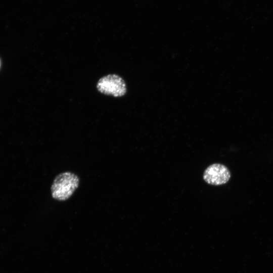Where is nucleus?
<instances>
[{"mask_svg":"<svg viewBox=\"0 0 273 273\" xmlns=\"http://www.w3.org/2000/svg\"><path fill=\"white\" fill-rule=\"evenodd\" d=\"M79 178L71 172H64L58 174L54 179L51 188L52 197L58 201L69 199L78 187Z\"/></svg>","mask_w":273,"mask_h":273,"instance_id":"1","label":"nucleus"},{"mask_svg":"<svg viewBox=\"0 0 273 273\" xmlns=\"http://www.w3.org/2000/svg\"><path fill=\"white\" fill-rule=\"evenodd\" d=\"M97 88L102 94L115 97L124 96L127 90L124 80L116 74H109L100 78Z\"/></svg>","mask_w":273,"mask_h":273,"instance_id":"2","label":"nucleus"},{"mask_svg":"<svg viewBox=\"0 0 273 273\" xmlns=\"http://www.w3.org/2000/svg\"><path fill=\"white\" fill-rule=\"evenodd\" d=\"M203 177L207 184L219 186L224 184L229 180L231 173L224 165L214 163L209 166L205 170Z\"/></svg>","mask_w":273,"mask_h":273,"instance_id":"3","label":"nucleus"},{"mask_svg":"<svg viewBox=\"0 0 273 273\" xmlns=\"http://www.w3.org/2000/svg\"><path fill=\"white\" fill-rule=\"evenodd\" d=\"M1 60H0V67H1Z\"/></svg>","mask_w":273,"mask_h":273,"instance_id":"4","label":"nucleus"}]
</instances>
